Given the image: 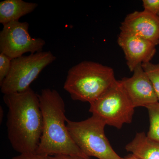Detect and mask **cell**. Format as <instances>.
Wrapping results in <instances>:
<instances>
[{"instance_id": "18", "label": "cell", "mask_w": 159, "mask_h": 159, "mask_svg": "<svg viewBox=\"0 0 159 159\" xmlns=\"http://www.w3.org/2000/svg\"><path fill=\"white\" fill-rule=\"evenodd\" d=\"M51 159H85L81 157L67 155H55L49 156Z\"/></svg>"}, {"instance_id": "19", "label": "cell", "mask_w": 159, "mask_h": 159, "mask_svg": "<svg viewBox=\"0 0 159 159\" xmlns=\"http://www.w3.org/2000/svg\"><path fill=\"white\" fill-rule=\"evenodd\" d=\"M122 159H139L138 158L136 157L134 155L130 154L129 155L127 156L124 157L122 158Z\"/></svg>"}, {"instance_id": "17", "label": "cell", "mask_w": 159, "mask_h": 159, "mask_svg": "<svg viewBox=\"0 0 159 159\" xmlns=\"http://www.w3.org/2000/svg\"><path fill=\"white\" fill-rule=\"evenodd\" d=\"M12 159H51L49 156L35 153L22 154L13 157Z\"/></svg>"}, {"instance_id": "6", "label": "cell", "mask_w": 159, "mask_h": 159, "mask_svg": "<svg viewBox=\"0 0 159 159\" xmlns=\"http://www.w3.org/2000/svg\"><path fill=\"white\" fill-rule=\"evenodd\" d=\"M56 58L51 51H42L12 59L9 74L0 84L2 93L7 95L29 89L42 71Z\"/></svg>"}, {"instance_id": "7", "label": "cell", "mask_w": 159, "mask_h": 159, "mask_svg": "<svg viewBox=\"0 0 159 159\" xmlns=\"http://www.w3.org/2000/svg\"><path fill=\"white\" fill-rule=\"evenodd\" d=\"M29 24L19 21L3 25L0 32V53L13 59L26 53L34 54L43 51L44 40L29 34Z\"/></svg>"}, {"instance_id": "8", "label": "cell", "mask_w": 159, "mask_h": 159, "mask_svg": "<svg viewBox=\"0 0 159 159\" xmlns=\"http://www.w3.org/2000/svg\"><path fill=\"white\" fill-rule=\"evenodd\" d=\"M117 42L124 52L126 64L131 72L138 66L150 62L156 53L155 44L136 34L121 31Z\"/></svg>"}, {"instance_id": "2", "label": "cell", "mask_w": 159, "mask_h": 159, "mask_svg": "<svg viewBox=\"0 0 159 159\" xmlns=\"http://www.w3.org/2000/svg\"><path fill=\"white\" fill-rule=\"evenodd\" d=\"M39 97L43 128L36 153L48 156L67 155L90 159L70 134L67 126L65 103L59 93L56 90L44 89Z\"/></svg>"}, {"instance_id": "3", "label": "cell", "mask_w": 159, "mask_h": 159, "mask_svg": "<svg viewBox=\"0 0 159 159\" xmlns=\"http://www.w3.org/2000/svg\"><path fill=\"white\" fill-rule=\"evenodd\" d=\"M116 80L113 69L110 67L85 61L69 70L64 89L73 100L90 103Z\"/></svg>"}, {"instance_id": "1", "label": "cell", "mask_w": 159, "mask_h": 159, "mask_svg": "<svg viewBox=\"0 0 159 159\" xmlns=\"http://www.w3.org/2000/svg\"><path fill=\"white\" fill-rule=\"evenodd\" d=\"M3 99L8 108L6 125L11 147L20 154L35 153L43 128L39 95L30 87L4 95Z\"/></svg>"}, {"instance_id": "9", "label": "cell", "mask_w": 159, "mask_h": 159, "mask_svg": "<svg viewBox=\"0 0 159 159\" xmlns=\"http://www.w3.org/2000/svg\"><path fill=\"white\" fill-rule=\"evenodd\" d=\"M130 77H124L121 81L123 88L134 107H147L159 102L148 76L142 65L134 70Z\"/></svg>"}, {"instance_id": "16", "label": "cell", "mask_w": 159, "mask_h": 159, "mask_svg": "<svg viewBox=\"0 0 159 159\" xmlns=\"http://www.w3.org/2000/svg\"><path fill=\"white\" fill-rule=\"evenodd\" d=\"M144 10L159 16V0H143Z\"/></svg>"}, {"instance_id": "15", "label": "cell", "mask_w": 159, "mask_h": 159, "mask_svg": "<svg viewBox=\"0 0 159 159\" xmlns=\"http://www.w3.org/2000/svg\"><path fill=\"white\" fill-rule=\"evenodd\" d=\"M12 60L6 54L0 53V84L9 74Z\"/></svg>"}, {"instance_id": "4", "label": "cell", "mask_w": 159, "mask_h": 159, "mask_svg": "<svg viewBox=\"0 0 159 159\" xmlns=\"http://www.w3.org/2000/svg\"><path fill=\"white\" fill-rule=\"evenodd\" d=\"M67 126L72 139L83 152L89 157L99 159H122L115 152L106 136V124L98 117L80 122L67 119Z\"/></svg>"}, {"instance_id": "10", "label": "cell", "mask_w": 159, "mask_h": 159, "mask_svg": "<svg viewBox=\"0 0 159 159\" xmlns=\"http://www.w3.org/2000/svg\"><path fill=\"white\" fill-rule=\"evenodd\" d=\"M121 32L130 33L159 44V16L145 10L135 11L126 16L121 23Z\"/></svg>"}, {"instance_id": "12", "label": "cell", "mask_w": 159, "mask_h": 159, "mask_svg": "<svg viewBox=\"0 0 159 159\" xmlns=\"http://www.w3.org/2000/svg\"><path fill=\"white\" fill-rule=\"evenodd\" d=\"M125 149L139 159H159V142L149 139L145 132L137 133Z\"/></svg>"}, {"instance_id": "11", "label": "cell", "mask_w": 159, "mask_h": 159, "mask_svg": "<svg viewBox=\"0 0 159 159\" xmlns=\"http://www.w3.org/2000/svg\"><path fill=\"white\" fill-rule=\"evenodd\" d=\"M38 5L22 0H5L0 2V23L3 25L17 21L34 11Z\"/></svg>"}, {"instance_id": "13", "label": "cell", "mask_w": 159, "mask_h": 159, "mask_svg": "<svg viewBox=\"0 0 159 159\" xmlns=\"http://www.w3.org/2000/svg\"><path fill=\"white\" fill-rule=\"evenodd\" d=\"M146 108L148 111L150 121L147 136L159 142V102L148 106Z\"/></svg>"}, {"instance_id": "5", "label": "cell", "mask_w": 159, "mask_h": 159, "mask_svg": "<svg viewBox=\"0 0 159 159\" xmlns=\"http://www.w3.org/2000/svg\"><path fill=\"white\" fill-rule=\"evenodd\" d=\"M134 108L120 80L116 81L96 100L90 103L89 111L107 125L120 129L131 123Z\"/></svg>"}, {"instance_id": "14", "label": "cell", "mask_w": 159, "mask_h": 159, "mask_svg": "<svg viewBox=\"0 0 159 159\" xmlns=\"http://www.w3.org/2000/svg\"><path fill=\"white\" fill-rule=\"evenodd\" d=\"M142 67L151 82L159 102V63H145Z\"/></svg>"}]
</instances>
